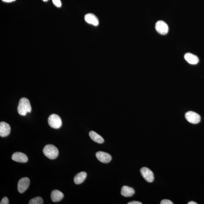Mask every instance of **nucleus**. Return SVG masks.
Masks as SVG:
<instances>
[{
	"instance_id": "obj_22",
	"label": "nucleus",
	"mask_w": 204,
	"mask_h": 204,
	"mask_svg": "<svg viewBox=\"0 0 204 204\" xmlns=\"http://www.w3.org/2000/svg\"><path fill=\"white\" fill-rule=\"evenodd\" d=\"M3 2H11L15 1L16 0H2Z\"/></svg>"
},
{
	"instance_id": "obj_14",
	"label": "nucleus",
	"mask_w": 204,
	"mask_h": 204,
	"mask_svg": "<svg viewBox=\"0 0 204 204\" xmlns=\"http://www.w3.org/2000/svg\"><path fill=\"white\" fill-rule=\"evenodd\" d=\"M134 194L135 190L131 187L125 186L121 188V194L123 196L130 197L133 196Z\"/></svg>"
},
{
	"instance_id": "obj_6",
	"label": "nucleus",
	"mask_w": 204,
	"mask_h": 204,
	"mask_svg": "<svg viewBox=\"0 0 204 204\" xmlns=\"http://www.w3.org/2000/svg\"><path fill=\"white\" fill-rule=\"evenodd\" d=\"M156 30L162 35H166L168 32L169 27L166 23L163 21H159L155 24Z\"/></svg>"
},
{
	"instance_id": "obj_18",
	"label": "nucleus",
	"mask_w": 204,
	"mask_h": 204,
	"mask_svg": "<svg viewBox=\"0 0 204 204\" xmlns=\"http://www.w3.org/2000/svg\"><path fill=\"white\" fill-rule=\"evenodd\" d=\"M52 2L55 6L57 7H61L62 6V3L61 0H52Z\"/></svg>"
},
{
	"instance_id": "obj_20",
	"label": "nucleus",
	"mask_w": 204,
	"mask_h": 204,
	"mask_svg": "<svg viewBox=\"0 0 204 204\" xmlns=\"http://www.w3.org/2000/svg\"><path fill=\"white\" fill-rule=\"evenodd\" d=\"M161 204H173V203L169 200L164 199L161 201Z\"/></svg>"
},
{
	"instance_id": "obj_11",
	"label": "nucleus",
	"mask_w": 204,
	"mask_h": 204,
	"mask_svg": "<svg viewBox=\"0 0 204 204\" xmlns=\"http://www.w3.org/2000/svg\"><path fill=\"white\" fill-rule=\"evenodd\" d=\"M85 21L87 23L90 24L98 26L99 24L98 18L95 15L92 13H88L85 15L84 16Z\"/></svg>"
},
{
	"instance_id": "obj_17",
	"label": "nucleus",
	"mask_w": 204,
	"mask_h": 204,
	"mask_svg": "<svg viewBox=\"0 0 204 204\" xmlns=\"http://www.w3.org/2000/svg\"><path fill=\"white\" fill-rule=\"evenodd\" d=\"M43 203V199L39 197H36L33 198L29 202V204H42Z\"/></svg>"
},
{
	"instance_id": "obj_19",
	"label": "nucleus",
	"mask_w": 204,
	"mask_h": 204,
	"mask_svg": "<svg viewBox=\"0 0 204 204\" xmlns=\"http://www.w3.org/2000/svg\"><path fill=\"white\" fill-rule=\"evenodd\" d=\"M1 204H9V200H8V199L7 197H4L3 198H2V200H1V203H0Z\"/></svg>"
},
{
	"instance_id": "obj_1",
	"label": "nucleus",
	"mask_w": 204,
	"mask_h": 204,
	"mask_svg": "<svg viewBox=\"0 0 204 204\" xmlns=\"http://www.w3.org/2000/svg\"><path fill=\"white\" fill-rule=\"evenodd\" d=\"M18 113L20 115L25 116L27 113L32 111L30 102L27 98H22L20 100L18 106Z\"/></svg>"
},
{
	"instance_id": "obj_23",
	"label": "nucleus",
	"mask_w": 204,
	"mask_h": 204,
	"mask_svg": "<svg viewBox=\"0 0 204 204\" xmlns=\"http://www.w3.org/2000/svg\"><path fill=\"white\" fill-rule=\"evenodd\" d=\"M188 204H197V203L196 202H193V201H191V202L188 203Z\"/></svg>"
},
{
	"instance_id": "obj_16",
	"label": "nucleus",
	"mask_w": 204,
	"mask_h": 204,
	"mask_svg": "<svg viewBox=\"0 0 204 204\" xmlns=\"http://www.w3.org/2000/svg\"><path fill=\"white\" fill-rule=\"evenodd\" d=\"M89 135L91 139L96 143L101 144L104 142V140L103 137L94 131H90Z\"/></svg>"
},
{
	"instance_id": "obj_21",
	"label": "nucleus",
	"mask_w": 204,
	"mask_h": 204,
	"mask_svg": "<svg viewBox=\"0 0 204 204\" xmlns=\"http://www.w3.org/2000/svg\"><path fill=\"white\" fill-rule=\"evenodd\" d=\"M128 204H142V203L140 202H138V201H132V202H129L127 203Z\"/></svg>"
},
{
	"instance_id": "obj_15",
	"label": "nucleus",
	"mask_w": 204,
	"mask_h": 204,
	"mask_svg": "<svg viewBox=\"0 0 204 204\" xmlns=\"http://www.w3.org/2000/svg\"><path fill=\"white\" fill-rule=\"evenodd\" d=\"M87 177V173L85 172L79 173L75 176L74 178V181L76 185H79L82 183L85 180Z\"/></svg>"
},
{
	"instance_id": "obj_3",
	"label": "nucleus",
	"mask_w": 204,
	"mask_h": 204,
	"mask_svg": "<svg viewBox=\"0 0 204 204\" xmlns=\"http://www.w3.org/2000/svg\"><path fill=\"white\" fill-rule=\"evenodd\" d=\"M48 122L51 127L55 129L60 128L62 125L61 118L55 114H52L49 116L48 119Z\"/></svg>"
},
{
	"instance_id": "obj_2",
	"label": "nucleus",
	"mask_w": 204,
	"mask_h": 204,
	"mask_svg": "<svg viewBox=\"0 0 204 204\" xmlns=\"http://www.w3.org/2000/svg\"><path fill=\"white\" fill-rule=\"evenodd\" d=\"M43 152L45 156L51 160L56 158L59 154V151L57 148L52 144L45 146L43 149Z\"/></svg>"
},
{
	"instance_id": "obj_24",
	"label": "nucleus",
	"mask_w": 204,
	"mask_h": 204,
	"mask_svg": "<svg viewBox=\"0 0 204 204\" xmlns=\"http://www.w3.org/2000/svg\"><path fill=\"white\" fill-rule=\"evenodd\" d=\"M44 2H47V1H49V0H42Z\"/></svg>"
},
{
	"instance_id": "obj_10",
	"label": "nucleus",
	"mask_w": 204,
	"mask_h": 204,
	"mask_svg": "<svg viewBox=\"0 0 204 204\" xmlns=\"http://www.w3.org/2000/svg\"><path fill=\"white\" fill-rule=\"evenodd\" d=\"M11 158L13 161L19 163H25L28 160L27 156L24 153L21 152L14 153Z\"/></svg>"
},
{
	"instance_id": "obj_5",
	"label": "nucleus",
	"mask_w": 204,
	"mask_h": 204,
	"mask_svg": "<svg viewBox=\"0 0 204 204\" xmlns=\"http://www.w3.org/2000/svg\"><path fill=\"white\" fill-rule=\"evenodd\" d=\"M30 184V180L27 177L21 178L18 181V190L20 193H23L28 189Z\"/></svg>"
},
{
	"instance_id": "obj_7",
	"label": "nucleus",
	"mask_w": 204,
	"mask_h": 204,
	"mask_svg": "<svg viewBox=\"0 0 204 204\" xmlns=\"http://www.w3.org/2000/svg\"><path fill=\"white\" fill-rule=\"evenodd\" d=\"M140 173L142 176L147 182L151 183L154 181V174L149 169L146 167H143L140 169Z\"/></svg>"
},
{
	"instance_id": "obj_8",
	"label": "nucleus",
	"mask_w": 204,
	"mask_h": 204,
	"mask_svg": "<svg viewBox=\"0 0 204 204\" xmlns=\"http://www.w3.org/2000/svg\"><path fill=\"white\" fill-rule=\"evenodd\" d=\"M96 156L99 161L104 163H109L112 160L111 156L108 153L99 151L96 153Z\"/></svg>"
},
{
	"instance_id": "obj_9",
	"label": "nucleus",
	"mask_w": 204,
	"mask_h": 204,
	"mask_svg": "<svg viewBox=\"0 0 204 204\" xmlns=\"http://www.w3.org/2000/svg\"><path fill=\"white\" fill-rule=\"evenodd\" d=\"M11 127L9 124L1 122L0 123V136L1 137H5L9 135L10 132Z\"/></svg>"
},
{
	"instance_id": "obj_13",
	"label": "nucleus",
	"mask_w": 204,
	"mask_h": 204,
	"mask_svg": "<svg viewBox=\"0 0 204 204\" xmlns=\"http://www.w3.org/2000/svg\"><path fill=\"white\" fill-rule=\"evenodd\" d=\"M63 194L58 190H54L51 193V198L54 202H57L62 200L64 197Z\"/></svg>"
},
{
	"instance_id": "obj_12",
	"label": "nucleus",
	"mask_w": 204,
	"mask_h": 204,
	"mask_svg": "<svg viewBox=\"0 0 204 204\" xmlns=\"http://www.w3.org/2000/svg\"><path fill=\"white\" fill-rule=\"evenodd\" d=\"M184 58L188 63L192 65L197 64L199 61L198 57L191 53H186L184 56Z\"/></svg>"
},
{
	"instance_id": "obj_4",
	"label": "nucleus",
	"mask_w": 204,
	"mask_h": 204,
	"mask_svg": "<svg viewBox=\"0 0 204 204\" xmlns=\"http://www.w3.org/2000/svg\"><path fill=\"white\" fill-rule=\"evenodd\" d=\"M185 117L187 121L192 124H198L201 120L200 115L194 112H187L186 113Z\"/></svg>"
}]
</instances>
